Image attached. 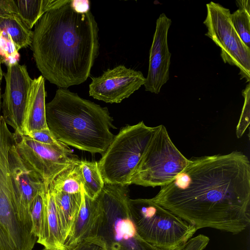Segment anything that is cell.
Here are the masks:
<instances>
[{
  "label": "cell",
  "instance_id": "6da1fadb",
  "mask_svg": "<svg viewBox=\"0 0 250 250\" xmlns=\"http://www.w3.org/2000/svg\"><path fill=\"white\" fill-rule=\"evenodd\" d=\"M151 199L197 229L238 234L250 223V162L237 150L192 158Z\"/></svg>",
  "mask_w": 250,
  "mask_h": 250
},
{
  "label": "cell",
  "instance_id": "7a4b0ae2",
  "mask_svg": "<svg viewBox=\"0 0 250 250\" xmlns=\"http://www.w3.org/2000/svg\"><path fill=\"white\" fill-rule=\"evenodd\" d=\"M99 28L90 11L76 10L62 0L35 25L31 48L43 78L60 88L84 82L99 54Z\"/></svg>",
  "mask_w": 250,
  "mask_h": 250
},
{
  "label": "cell",
  "instance_id": "3957f363",
  "mask_svg": "<svg viewBox=\"0 0 250 250\" xmlns=\"http://www.w3.org/2000/svg\"><path fill=\"white\" fill-rule=\"evenodd\" d=\"M45 113L48 128L57 140L66 145L103 156L114 138L108 109L67 88L57 90L45 105Z\"/></svg>",
  "mask_w": 250,
  "mask_h": 250
},
{
  "label": "cell",
  "instance_id": "277c9868",
  "mask_svg": "<svg viewBox=\"0 0 250 250\" xmlns=\"http://www.w3.org/2000/svg\"><path fill=\"white\" fill-rule=\"evenodd\" d=\"M128 186L105 184L97 197L100 215L96 236L106 250H163L139 234L129 207ZM185 245L173 250H182Z\"/></svg>",
  "mask_w": 250,
  "mask_h": 250
},
{
  "label": "cell",
  "instance_id": "5b68a950",
  "mask_svg": "<svg viewBox=\"0 0 250 250\" xmlns=\"http://www.w3.org/2000/svg\"><path fill=\"white\" fill-rule=\"evenodd\" d=\"M128 203L139 234L159 249L173 250L184 246L197 230L151 198H129Z\"/></svg>",
  "mask_w": 250,
  "mask_h": 250
},
{
  "label": "cell",
  "instance_id": "8992f818",
  "mask_svg": "<svg viewBox=\"0 0 250 250\" xmlns=\"http://www.w3.org/2000/svg\"><path fill=\"white\" fill-rule=\"evenodd\" d=\"M143 121L123 127L98 162L105 184L127 186L155 130Z\"/></svg>",
  "mask_w": 250,
  "mask_h": 250
},
{
  "label": "cell",
  "instance_id": "52a82bcc",
  "mask_svg": "<svg viewBox=\"0 0 250 250\" xmlns=\"http://www.w3.org/2000/svg\"><path fill=\"white\" fill-rule=\"evenodd\" d=\"M155 127L130 184L162 187L172 181L189 162L174 145L166 127L160 125Z\"/></svg>",
  "mask_w": 250,
  "mask_h": 250
},
{
  "label": "cell",
  "instance_id": "ba28073f",
  "mask_svg": "<svg viewBox=\"0 0 250 250\" xmlns=\"http://www.w3.org/2000/svg\"><path fill=\"white\" fill-rule=\"evenodd\" d=\"M207 14L203 23L208 31L205 35L221 48L225 63L239 69L241 79L250 81V48L236 33L231 21L229 10L211 1L206 4Z\"/></svg>",
  "mask_w": 250,
  "mask_h": 250
},
{
  "label": "cell",
  "instance_id": "9c48e42d",
  "mask_svg": "<svg viewBox=\"0 0 250 250\" xmlns=\"http://www.w3.org/2000/svg\"><path fill=\"white\" fill-rule=\"evenodd\" d=\"M13 133L16 150L25 166L36 173L47 187L59 173L80 160L61 142L44 144L27 135Z\"/></svg>",
  "mask_w": 250,
  "mask_h": 250
},
{
  "label": "cell",
  "instance_id": "30bf717a",
  "mask_svg": "<svg viewBox=\"0 0 250 250\" xmlns=\"http://www.w3.org/2000/svg\"><path fill=\"white\" fill-rule=\"evenodd\" d=\"M7 161L18 216L32 230L31 210L34 200L48 187L36 173L25 166L16 150L13 133L8 146Z\"/></svg>",
  "mask_w": 250,
  "mask_h": 250
},
{
  "label": "cell",
  "instance_id": "8fae6325",
  "mask_svg": "<svg viewBox=\"0 0 250 250\" xmlns=\"http://www.w3.org/2000/svg\"><path fill=\"white\" fill-rule=\"evenodd\" d=\"M5 81L2 95L1 115L14 132L23 134V126L33 80L26 66L18 62L7 65L3 73Z\"/></svg>",
  "mask_w": 250,
  "mask_h": 250
},
{
  "label": "cell",
  "instance_id": "7c38bea8",
  "mask_svg": "<svg viewBox=\"0 0 250 250\" xmlns=\"http://www.w3.org/2000/svg\"><path fill=\"white\" fill-rule=\"evenodd\" d=\"M146 81L141 71L119 65L92 78L89 94L105 103H119L138 90Z\"/></svg>",
  "mask_w": 250,
  "mask_h": 250
},
{
  "label": "cell",
  "instance_id": "4fadbf2b",
  "mask_svg": "<svg viewBox=\"0 0 250 250\" xmlns=\"http://www.w3.org/2000/svg\"><path fill=\"white\" fill-rule=\"evenodd\" d=\"M171 20L162 13L156 21L155 31L149 51V65L145 90L158 94L169 79L171 54L169 51L167 35Z\"/></svg>",
  "mask_w": 250,
  "mask_h": 250
},
{
  "label": "cell",
  "instance_id": "5bb4252c",
  "mask_svg": "<svg viewBox=\"0 0 250 250\" xmlns=\"http://www.w3.org/2000/svg\"><path fill=\"white\" fill-rule=\"evenodd\" d=\"M33 35L20 15L0 17V55L6 61L16 59L20 49L31 45Z\"/></svg>",
  "mask_w": 250,
  "mask_h": 250
},
{
  "label": "cell",
  "instance_id": "9a60e30c",
  "mask_svg": "<svg viewBox=\"0 0 250 250\" xmlns=\"http://www.w3.org/2000/svg\"><path fill=\"white\" fill-rule=\"evenodd\" d=\"M81 205L71 232L64 242V250H71L88 238L96 237L100 215L98 199L89 197L81 188Z\"/></svg>",
  "mask_w": 250,
  "mask_h": 250
},
{
  "label": "cell",
  "instance_id": "2e32d148",
  "mask_svg": "<svg viewBox=\"0 0 250 250\" xmlns=\"http://www.w3.org/2000/svg\"><path fill=\"white\" fill-rule=\"evenodd\" d=\"M44 218L41 235L37 243L49 250H64L63 237L54 198L49 187L42 192Z\"/></svg>",
  "mask_w": 250,
  "mask_h": 250
},
{
  "label": "cell",
  "instance_id": "e0dca14e",
  "mask_svg": "<svg viewBox=\"0 0 250 250\" xmlns=\"http://www.w3.org/2000/svg\"><path fill=\"white\" fill-rule=\"evenodd\" d=\"M45 79L42 75L33 80L23 126V134L47 128L46 113Z\"/></svg>",
  "mask_w": 250,
  "mask_h": 250
},
{
  "label": "cell",
  "instance_id": "ac0fdd59",
  "mask_svg": "<svg viewBox=\"0 0 250 250\" xmlns=\"http://www.w3.org/2000/svg\"><path fill=\"white\" fill-rule=\"evenodd\" d=\"M50 189L54 198L65 241L71 232L81 205V192L70 194Z\"/></svg>",
  "mask_w": 250,
  "mask_h": 250
},
{
  "label": "cell",
  "instance_id": "d6986e66",
  "mask_svg": "<svg viewBox=\"0 0 250 250\" xmlns=\"http://www.w3.org/2000/svg\"><path fill=\"white\" fill-rule=\"evenodd\" d=\"M15 0L20 16L31 29L47 11L58 6L62 0Z\"/></svg>",
  "mask_w": 250,
  "mask_h": 250
},
{
  "label": "cell",
  "instance_id": "ffe728a7",
  "mask_svg": "<svg viewBox=\"0 0 250 250\" xmlns=\"http://www.w3.org/2000/svg\"><path fill=\"white\" fill-rule=\"evenodd\" d=\"M78 164L83 190L89 197L95 199L105 184L100 173L98 162L80 160Z\"/></svg>",
  "mask_w": 250,
  "mask_h": 250
},
{
  "label": "cell",
  "instance_id": "44dd1931",
  "mask_svg": "<svg viewBox=\"0 0 250 250\" xmlns=\"http://www.w3.org/2000/svg\"><path fill=\"white\" fill-rule=\"evenodd\" d=\"M79 162L73 164L59 173L48 187L51 190L66 193H80L82 182Z\"/></svg>",
  "mask_w": 250,
  "mask_h": 250
},
{
  "label": "cell",
  "instance_id": "7402d4cb",
  "mask_svg": "<svg viewBox=\"0 0 250 250\" xmlns=\"http://www.w3.org/2000/svg\"><path fill=\"white\" fill-rule=\"evenodd\" d=\"M232 25L242 42L250 48V12L238 9L231 16Z\"/></svg>",
  "mask_w": 250,
  "mask_h": 250
},
{
  "label": "cell",
  "instance_id": "603a6c76",
  "mask_svg": "<svg viewBox=\"0 0 250 250\" xmlns=\"http://www.w3.org/2000/svg\"><path fill=\"white\" fill-rule=\"evenodd\" d=\"M42 192L36 196L31 210L32 231L37 238L41 235L43 223L44 203Z\"/></svg>",
  "mask_w": 250,
  "mask_h": 250
},
{
  "label": "cell",
  "instance_id": "cb8c5ba5",
  "mask_svg": "<svg viewBox=\"0 0 250 250\" xmlns=\"http://www.w3.org/2000/svg\"><path fill=\"white\" fill-rule=\"evenodd\" d=\"M244 98V103L242 108L240 120L236 127V134L237 138L242 137L245 132L250 123V84L248 83L246 87L242 92Z\"/></svg>",
  "mask_w": 250,
  "mask_h": 250
},
{
  "label": "cell",
  "instance_id": "d4e9b609",
  "mask_svg": "<svg viewBox=\"0 0 250 250\" xmlns=\"http://www.w3.org/2000/svg\"><path fill=\"white\" fill-rule=\"evenodd\" d=\"M27 135L32 140L44 144L52 145L59 142L56 139L48 128L32 131Z\"/></svg>",
  "mask_w": 250,
  "mask_h": 250
},
{
  "label": "cell",
  "instance_id": "484cf974",
  "mask_svg": "<svg viewBox=\"0 0 250 250\" xmlns=\"http://www.w3.org/2000/svg\"><path fill=\"white\" fill-rule=\"evenodd\" d=\"M71 250H106L102 241L97 237L84 240Z\"/></svg>",
  "mask_w": 250,
  "mask_h": 250
},
{
  "label": "cell",
  "instance_id": "4316f807",
  "mask_svg": "<svg viewBox=\"0 0 250 250\" xmlns=\"http://www.w3.org/2000/svg\"><path fill=\"white\" fill-rule=\"evenodd\" d=\"M209 241L208 237L203 234H199L189 239L182 250H203Z\"/></svg>",
  "mask_w": 250,
  "mask_h": 250
},
{
  "label": "cell",
  "instance_id": "83f0119b",
  "mask_svg": "<svg viewBox=\"0 0 250 250\" xmlns=\"http://www.w3.org/2000/svg\"><path fill=\"white\" fill-rule=\"evenodd\" d=\"M13 14L19 15L15 0H0V17Z\"/></svg>",
  "mask_w": 250,
  "mask_h": 250
},
{
  "label": "cell",
  "instance_id": "f1b7e54d",
  "mask_svg": "<svg viewBox=\"0 0 250 250\" xmlns=\"http://www.w3.org/2000/svg\"><path fill=\"white\" fill-rule=\"evenodd\" d=\"M73 8L80 12L84 13L90 11V1L87 0H71Z\"/></svg>",
  "mask_w": 250,
  "mask_h": 250
},
{
  "label": "cell",
  "instance_id": "f546056e",
  "mask_svg": "<svg viewBox=\"0 0 250 250\" xmlns=\"http://www.w3.org/2000/svg\"><path fill=\"white\" fill-rule=\"evenodd\" d=\"M238 9L250 12V1L249 0H238L236 1Z\"/></svg>",
  "mask_w": 250,
  "mask_h": 250
},
{
  "label": "cell",
  "instance_id": "4dcf8cb0",
  "mask_svg": "<svg viewBox=\"0 0 250 250\" xmlns=\"http://www.w3.org/2000/svg\"><path fill=\"white\" fill-rule=\"evenodd\" d=\"M4 63L3 60L1 56L0 55V118L1 116V105H2V94H1V83L2 80L3 76V72L2 69V64Z\"/></svg>",
  "mask_w": 250,
  "mask_h": 250
},
{
  "label": "cell",
  "instance_id": "1f68e13d",
  "mask_svg": "<svg viewBox=\"0 0 250 250\" xmlns=\"http://www.w3.org/2000/svg\"><path fill=\"white\" fill-rule=\"evenodd\" d=\"M41 250H47V249H46L44 248L43 249H42Z\"/></svg>",
  "mask_w": 250,
  "mask_h": 250
}]
</instances>
